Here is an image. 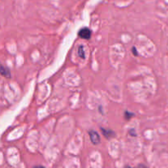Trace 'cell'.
Listing matches in <instances>:
<instances>
[{"label":"cell","instance_id":"obj_1","mask_svg":"<svg viewBox=\"0 0 168 168\" xmlns=\"http://www.w3.org/2000/svg\"><path fill=\"white\" fill-rule=\"evenodd\" d=\"M91 31L89 28H87V27L82 28L81 30L79 31V33H78L79 36L81 38H82V39H85V40H89L90 36H91Z\"/></svg>","mask_w":168,"mask_h":168},{"label":"cell","instance_id":"obj_2","mask_svg":"<svg viewBox=\"0 0 168 168\" xmlns=\"http://www.w3.org/2000/svg\"><path fill=\"white\" fill-rule=\"evenodd\" d=\"M89 138H90L91 142L95 145H97L100 143V136H99L98 133L97 131H95V130H90L89 131Z\"/></svg>","mask_w":168,"mask_h":168},{"label":"cell","instance_id":"obj_3","mask_svg":"<svg viewBox=\"0 0 168 168\" xmlns=\"http://www.w3.org/2000/svg\"><path fill=\"white\" fill-rule=\"evenodd\" d=\"M1 74L3 76L10 77V71H9V70L7 67H4L3 66H1Z\"/></svg>","mask_w":168,"mask_h":168},{"label":"cell","instance_id":"obj_4","mask_svg":"<svg viewBox=\"0 0 168 168\" xmlns=\"http://www.w3.org/2000/svg\"><path fill=\"white\" fill-rule=\"evenodd\" d=\"M101 130H102V134L104 135V136H106L107 139H109L110 137H112V135H114V133L112 132V130H104V129H101Z\"/></svg>","mask_w":168,"mask_h":168},{"label":"cell","instance_id":"obj_5","mask_svg":"<svg viewBox=\"0 0 168 168\" xmlns=\"http://www.w3.org/2000/svg\"><path fill=\"white\" fill-rule=\"evenodd\" d=\"M78 54H79V57H81L82 59H84L85 57V50H84V46L81 45L78 48Z\"/></svg>","mask_w":168,"mask_h":168},{"label":"cell","instance_id":"obj_6","mask_svg":"<svg viewBox=\"0 0 168 168\" xmlns=\"http://www.w3.org/2000/svg\"><path fill=\"white\" fill-rule=\"evenodd\" d=\"M133 115H134L133 113L128 112V111H126V112H125V117H126V120H129L130 118H131V117H133Z\"/></svg>","mask_w":168,"mask_h":168},{"label":"cell","instance_id":"obj_7","mask_svg":"<svg viewBox=\"0 0 168 168\" xmlns=\"http://www.w3.org/2000/svg\"><path fill=\"white\" fill-rule=\"evenodd\" d=\"M132 51H133V53H134V55H135V56H137L138 53L136 52V48H135V47H133Z\"/></svg>","mask_w":168,"mask_h":168}]
</instances>
